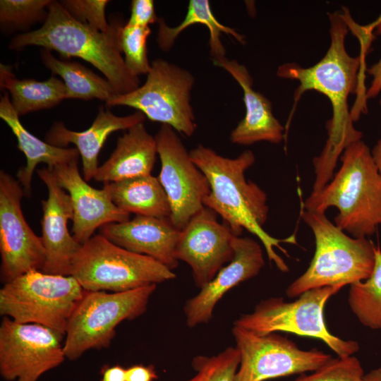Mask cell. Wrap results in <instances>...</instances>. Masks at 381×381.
Returning a JSON list of instances; mask_svg holds the SVG:
<instances>
[{"mask_svg": "<svg viewBox=\"0 0 381 381\" xmlns=\"http://www.w3.org/2000/svg\"><path fill=\"white\" fill-rule=\"evenodd\" d=\"M377 35L381 36V23L375 28ZM368 75L372 77L370 87L366 90V99H373L381 92V57L380 60L366 69Z\"/></svg>", "mask_w": 381, "mask_h": 381, "instance_id": "e575fe53", "label": "cell"}, {"mask_svg": "<svg viewBox=\"0 0 381 381\" xmlns=\"http://www.w3.org/2000/svg\"><path fill=\"white\" fill-rule=\"evenodd\" d=\"M103 188L121 210L135 215L170 218L171 210L167 195L158 177L146 175L107 183Z\"/></svg>", "mask_w": 381, "mask_h": 381, "instance_id": "cb8c5ba5", "label": "cell"}, {"mask_svg": "<svg viewBox=\"0 0 381 381\" xmlns=\"http://www.w3.org/2000/svg\"><path fill=\"white\" fill-rule=\"evenodd\" d=\"M240 363V353L235 347H229L217 356H196L193 361L195 369H201L205 374V381H236Z\"/></svg>", "mask_w": 381, "mask_h": 381, "instance_id": "4dcf8cb0", "label": "cell"}, {"mask_svg": "<svg viewBox=\"0 0 381 381\" xmlns=\"http://www.w3.org/2000/svg\"><path fill=\"white\" fill-rule=\"evenodd\" d=\"M19 116L13 109L8 94L5 92L0 101V118L11 128L18 141V148L26 158L25 167L19 169L17 178L21 184L25 196L32 194V179L36 167L44 163L49 169L78 159L75 147H59L42 141L29 132L22 124Z\"/></svg>", "mask_w": 381, "mask_h": 381, "instance_id": "603a6c76", "label": "cell"}, {"mask_svg": "<svg viewBox=\"0 0 381 381\" xmlns=\"http://www.w3.org/2000/svg\"><path fill=\"white\" fill-rule=\"evenodd\" d=\"M341 166L330 183L301 205L320 213L339 210L335 225L355 238L373 234L381 224V174L368 145L361 140L345 148Z\"/></svg>", "mask_w": 381, "mask_h": 381, "instance_id": "277c9868", "label": "cell"}, {"mask_svg": "<svg viewBox=\"0 0 381 381\" xmlns=\"http://www.w3.org/2000/svg\"><path fill=\"white\" fill-rule=\"evenodd\" d=\"M234 247L232 260L186 303L184 313L189 327L208 322L222 297L239 283L257 276L265 265L262 247L253 238L236 236Z\"/></svg>", "mask_w": 381, "mask_h": 381, "instance_id": "ac0fdd59", "label": "cell"}, {"mask_svg": "<svg viewBox=\"0 0 381 381\" xmlns=\"http://www.w3.org/2000/svg\"><path fill=\"white\" fill-rule=\"evenodd\" d=\"M157 377L153 365H134L126 369V381H154Z\"/></svg>", "mask_w": 381, "mask_h": 381, "instance_id": "d590c367", "label": "cell"}, {"mask_svg": "<svg viewBox=\"0 0 381 381\" xmlns=\"http://www.w3.org/2000/svg\"><path fill=\"white\" fill-rule=\"evenodd\" d=\"M328 17L330 44L325 55L312 66L286 63L280 65L276 73L279 78L299 82L294 94L293 111L308 90L323 94L332 104V117L327 123L328 139L321 155L313 159L316 179L323 183L332 177L341 153L363 135L353 126L348 105L349 95L362 90L359 76L362 57L351 56L346 49L349 25L344 13H329Z\"/></svg>", "mask_w": 381, "mask_h": 381, "instance_id": "6da1fadb", "label": "cell"}, {"mask_svg": "<svg viewBox=\"0 0 381 381\" xmlns=\"http://www.w3.org/2000/svg\"><path fill=\"white\" fill-rule=\"evenodd\" d=\"M157 155L155 138L144 122L119 138L109 158L99 166L93 179L104 183L151 174Z\"/></svg>", "mask_w": 381, "mask_h": 381, "instance_id": "7402d4cb", "label": "cell"}, {"mask_svg": "<svg viewBox=\"0 0 381 381\" xmlns=\"http://www.w3.org/2000/svg\"><path fill=\"white\" fill-rule=\"evenodd\" d=\"M189 153L210 183L211 190L204 205L219 214L236 236H241L243 229L255 235L263 244L270 261L274 262L280 271L288 272L287 265L274 248L287 255L280 243L297 244L296 236L279 239L264 230L269 212L267 195L245 176L246 171L255 163L254 153L246 150L236 158H228L202 145Z\"/></svg>", "mask_w": 381, "mask_h": 381, "instance_id": "7a4b0ae2", "label": "cell"}, {"mask_svg": "<svg viewBox=\"0 0 381 381\" xmlns=\"http://www.w3.org/2000/svg\"><path fill=\"white\" fill-rule=\"evenodd\" d=\"M380 105L381 107V97L380 99ZM371 153L377 169L381 174V139L377 141V144L371 151Z\"/></svg>", "mask_w": 381, "mask_h": 381, "instance_id": "74e56055", "label": "cell"}, {"mask_svg": "<svg viewBox=\"0 0 381 381\" xmlns=\"http://www.w3.org/2000/svg\"><path fill=\"white\" fill-rule=\"evenodd\" d=\"M157 42L159 49L164 52L171 49L179 35L193 24L204 25L210 33V49L213 59L225 57L226 50L222 43V33L231 35L241 44H245V36L234 29L222 24L214 16L208 0H190L184 19L176 26H168L162 18L158 19Z\"/></svg>", "mask_w": 381, "mask_h": 381, "instance_id": "484cf974", "label": "cell"}, {"mask_svg": "<svg viewBox=\"0 0 381 381\" xmlns=\"http://www.w3.org/2000/svg\"><path fill=\"white\" fill-rule=\"evenodd\" d=\"M85 290L72 276L32 270L5 283L0 314L20 323L38 324L65 335Z\"/></svg>", "mask_w": 381, "mask_h": 381, "instance_id": "52a82bcc", "label": "cell"}, {"mask_svg": "<svg viewBox=\"0 0 381 381\" xmlns=\"http://www.w3.org/2000/svg\"><path fill=\"white\" fill-rule=\"evenodd\" d=\"M99 381H126V369L119 365H104Z\"/></svg>", "mask_w": 381, "mask_h": 381, "instance_id": "8d00e7d4", "label": "cell"}, {"mask_svg": "<svg viewBox=\"0 0 381 381\" xmlns=\"http://www.w3.org/2000/svg\"><path fill=\"white\" fill-rule=\"evenodd\" d=\"M232 334L240 353L236 381H265L313 372L332 358L317 349L302 350L275 332L261 335L234 326Z\"/></svg>", "mask_w": 381, "mask_h": 381, "instance_id": "8fae6325", "label": "cell"}, {"mask_svg": "<svg viewBox=\"0 0 381 381\" xmlns=\"http://www.w3.org/2000/svg\"><path fill=\"white\" fill-rule=\"evenodd\" d=\"M363 381H381V368L373 369L364 375Z\"/></svg>", "mask_w": 381, "mask_h": 381, "instance_id": "f35d334b", "label": "cell"}, {"mask_svg": "<svg viewBox=\"0 0 381 381\" xmlns=\"http://www.w3.org/2000/svg\"><path fill=\"white\" fill-rule=\"evenodd\" d=\"M43 64L53 75L62 79L66 89V99L89 100L99 99L106 102L117 95L115 90L106 79L75 61L56 59L51 51L42 49L40 52Z\"/></svg>", "mask_w": 381, "mask_h": 381, "instance_id": "4316f807", "label": "cell"}, {"mask_svg": "<svg viewBox=\"0 0 381 381\" xmlns=\"http://www.w3.org/2000/svg\"><path fill=\"white\" fill-rule=\"evenodd\" d=\"M37 173L48 191L47 198L42 200L40 237L46 259L41 271L70 276L72 262L81 247L68 229V222L73 217L71 200L68 193L59 186L53 169H39Z\"/></svg>", "mask_w": 381, "mask_h": 381, "instance_id": "2e32d148", "label": "cell"}, {"mask_svg": "<svg viewBox=\"0 0 381 381\" xmlns=\"http://www.w3.org/2000/svg\"><path fill=\"white\" fill-rule=\"evenodd\" d=\"M70 276L85 291L122 292L173 279L176 274L158 260L129 251L97 234L81 245Z\"/></svg>", "mask_w": 381, "mask_h": 381, "instance_id": "8992f818", "label": "cell"}, {"mask_svg": "<svg viewBox=\"0 0 381 381\" xmlns=\"http://www.w3.org/2000/svg\"><path fill=\"white\" fill-rule=\"evenodd\" d=\"M145 116L140 111L119 116L101 107L92 125L85 131H73L62 122H55L45 136V141L54 146L67 147L73 144L82 159L83 177L86 181L94 178L98 169V156L108 136L120 130H128L144 122Z\"/></svg>", "mask_w": 381, "mask_h": 381, "instance_id": "44dd1931", "label": "cell"}, {"mask_svg": "<svg viewBox=\"0 0 381 381\" xmlns=\"http://www.w3.org/2000/svg\"><path fill=\"white\" fill-rule=\"evenodd\" d=\"M212 62L227 71L243 90L246 114L231 132V142L240 145L260 141L280 143L285 138V128L273 114L271 102L253 89V80L247 68L226 56Z\"/></svg>", "mask_w": 381, "mask_h": 381, "instance_id": "ffe728a7", "label": "cell"}, {"mask_svg": "<svg viewBox=\"0 0 381 381\" xmlns=\"http://www.w3.org/2000/svg\"><path fill=\"white\" fill-rule=\"evenodd\" d=\"M156 284L122 292L85 291L67 325L64 350L71 361L85 351L107 348L123 320L143 315Z\"/></svg>", "mask_w": 381, "mask_h": 381, "instance_id": "ba28073f", "label": "cell"}, {"mask_svg": "<svg viewBox=\"0 0 381 381\" xmlns=\"http://www.w3.org/2000/svg\"><path fill=\"white\" fill-rule=\"evenodd\" d=\"M100 231V234L116 245L150 256L171 270L179 265L176 246L181 230L170 218L135 215L124 222L107 224Z\"/></svg>", "mask_w": 381, "mask_h": 381, "instance_id": "d6986e66", "label": "cell"}, {"mask_svg": "<svg viewBox=\"0 0 381 381\" xmlns=\"http://www.w3.org/2000/svg\"><path fill=\"white\" fill-rule=\"evenodd\" d=\"M47 11L42 25L13 37L9 49L19 50L35 45L56 51L66 59L80 58L104 75L117 95L140 86L139 77L130 72L121 56L119 37L124 24L121 20H112L110 30L104 32L76 20L59 1H52Z\"/></svg>", "mask_w": 381, "mask_h": 381, "instance_id": "3957f363", "label": "cell"}, {"mask_svg": "<svg viewBox=\"0 0 381 381\" xmlns=\"http://www.w3.org/2000/svg\"><path fill=\"white\" fill-rule=\"evenodd\" d=\"M9 65L0 64V87L11 95V104L19 116L50 109L66 99L64 81L52 76L44 81L18 79Z\"/></svg>", "mask_w": 381, "mask_h": 381, "instance_id": "d4e9b609", "label": "cell"}, {"mask_svg": "<svg viewBox=\"0 0 381 381\" xmlns=\"http://www.w3.org/2000/svg\"><path fill=\"white\" fill-rule=\"evenodd\" d=\"M300 215L313 232L315 250L306 271L287 287L286 296L294 298L325 286L343 288L370 277L375 260V246L370 240L346 235L325 213L301 205Z\"/></svg>", "mask_w": 381, "mask_h": 381, "instance_id": "5b68a950", "label": "cell"}, {"mask_svg": "<svg viewBox=\"0 0 381 381\" xmlns=\"http://www.w3.org/2000/svg\"><path fill=\"white\" fill-rule=\"evenodd\" d=\"M195 80L188 70L156 59L152 61L143 85L131 92L115 95L106 104L134 108L150 121L168 125L189 137L197 128L190 102Z\"/></svg>", "mask_w": 381, "mask_h": 381, "instance_id": "30bf717a", "label": "cell"}, {"mask_svg": "<svg viewBox=\"0 0 381 381\" xmlns=\"http://www.w3.org/2000/svg\"><path fill=\"white\" fill-rule=\"evenodd\" d=\"M217 213L205 207L181 230L176 246L178 260L191 268L195 285L202 288L234 257L236 236Z\"/></svg>", "mask_w": 381, "mask_h": 381, "instance_id": "9a60e30c", "label": "cell"}, {"mask_svg": "<svg viewBox=\"0 0 381 381\" xmlns=\"http://www.w3.org/2000/svg\"><path fill=\"white\" fill-rule=\"evenodd\" d=\"M52 0H1L0 25L6 30L25 29L46 20Z\"/></svg>", "mask_w": 381, "mask_h": 381, "instance_id": "f1b7e54d", "label": "cell"}, {"mask_svg": "<svg viewBox=\"0 0 381 381\" xmlns=\"http://www.w3.org/2000/svg\"><path fill=\"white\" fill-rule=\"evenodd\" d=\"M198 372L197 375L188 381H205V374L201 369H195Z\"/></svg>", "mask_w": 381, "mask_h": 381, "instance_id": "ab89813d", "label": "cell"}, {"mask_svg": "<svg viewBox=\"0 0 381 381\" xmlns=\"http://www.w3.org/2000/svg\"><path fill=\"white\" fill-rule=\"evenodd\" d=\"M151 33L149 26H128L124 24L119 32V46L124 54L125 64L135 76L150 72L147 40Z\"/></svg>", "mask_w": 381, "mask_h": 381, "instance_id": "f546056e", "label": "cell"}, {"mask_svg": "<svg viewBox=\"0 0 381 381\" xmlns=\"http://www.w3.org/2000/svg\"><path fill=\"white\" fill-rule=\"evenodd\" d=\"M152 0H133L131 15L126 23L128 26H149L158 21Z\"/></svg>", "mask_w": 381, "mask_h": 381, "instance_id": "836d02e7", "label": "cell"}, {"mask_svg": "<svg viewBox=\"0 0 381 381\" xmlns=\"http://www.w3.org/2000/svg\"><path fill=\"white\" fill-rule=\"evenodd\" d=\"M53 170L59 186L71 198L73 211L72 233L80 244L91 238L98 228L130 219V214L112 202L104 188L97 189L87 183L80 175L78 159L59 164Z\"/></svg>", "mask_w": 381, "mask_h": 381, "instance_id": "e0dca14e", "label": "cell"}, {"mask_svg": "<svg viewBox=\"0 0 381 381\" xmlns=\"http://www.w3.org/2000/svg\"><path fill=\"white\" fill-rule=\"evenodd\" d=\"M64 335L45 326L4 317L0 325V374L7 381H37L66 358Z\"/></svg>", "mask_w": 381, "mask_h": 381, "instance_id": "4fadbf2b", "label": "cell"}, {"mask_svg": "<svg viewBox=\"0 0 381 381\" xmlns=\"http://www.w3.org/2000/svg\"><path fill=\"white\" fill-rule=\"evenodd\" d=\"M155 138L161 162L158 179L170 203V219L181 230L205 207L210 183L173 128L162 124Z\"/></svg>", "mask_w": 381, "mask_h": 381, "instance_id": "7c38bea8", "label": "cell"}, {"mask_svg": "<svg viewBox=\"0 0 381 381\" xmlns=\"http://www.w3.org/2000/svg\"><path fill=\"white\" fill-rule=\"evenodd\" d=\"M380 23H381V15L376 19L375 21L366 25L365 27L367 28L368 30L373 32V31L375 30L377 25H378Z\"/></svg>", "mask_w": 381, "mask_h": 381, "instance_id": "60d3db41", "label": "cell"}, {"mask_svg": "<svg viewBox=\"0 0 381 381\" xmlns=\"http://www.w3.org/2000/svg\"><path fill=\"white\" fill-rule=\"evenodd\" d=\"M375 258L370 277L350 285L348 302L362 325L381 330V248L379 246L375 248Z\"/></svg>", "mask_w": 381, "mask_h": 381, "instance_id": "83f0119b", "label": "cell"}, {"mask_svg": "<svg viewBox=\"0 0 381 381\" xmlns=\"http://www.w3.org/2000/svg\"><path fill=\"white\" fill-rule=\"evenodd\" d=\"M25 196L19 181L0 171L1 281L5 284L32 270H42L46 252L41 237L27 223L22 211Z\"/></svg>", "mask_w": 381, "mask_h": 381, "instance_id": "5bb4252c", "label": "cell"}, {"mask_svg": "<svg viewBox=\"0 0 381 381\" xmlns=\"http://www.w3.org/2000/svg\"><path fill=\"white\" fill-rule=\"evenodd\" d=\"M342 287L325 286L303 292L293 302L270 298L260 302L251 313L242 315L234 326L258 334L286 332L322 340L338 357L352 356L359 350L357 341L344 340L327 329L323 316L325 303Z\"/></svg>", "mask_w": 381, "mask_h": 381, "instance_id": "9c48e42d", "label": "cell"}, {"mask_svg": "<svg viewBox=\"0 0 381 381\" xmlns=\"http://www.w3.org/2000/svg\"><path fill=\"white\" fill-rule=\"evenodd\" d=\"M363 369L359 360L349 356L332 358L310 375H302L293 381H363Z\"/></svg>", "mask_w": 381, "mask_h": 381, "instance_id": "1f68e13d", "label": "cell"}, {"mask_svg": "<svg viewBox=\"0 0 381 381\" xmlns=\"http://www.w3.org/2000/svg\"><path fill=\"white\" fill-rule=\"evenodd\" d=\"M76 20L101 32H108L111 26L105 16L108 0H62L59 1Z\"/></svg>", "mask_w": 381, "mask_h": 381, "instance_id": "d6a6232c", "label": "cell"}]
</instances>
